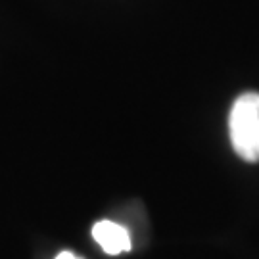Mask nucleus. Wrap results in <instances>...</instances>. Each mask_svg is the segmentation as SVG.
Masks as SVG:
<instances>
[{"label":"nucleus","mask_w":259,"mask_h":259,"mask_svg":"<svg viewBox=\"0 0 259 259\" xmlns=\"http://www.w3.org/2000/svg\"><path fill=\"white\" fill-rule=\"evenodd\" d=\"M229 133L234 152L250 163L259 161V93L240 94L231 108Z\"/></svg>","instance_id":"nucleus-1"},{"label":"nucleus","mask_w":259,"mask_h":259,"mask_svg":"<svg viewBox=\"0 0 259 259\" xmlns=\"http://www.w3.org/2000/svg\"><path fill=\"white\" fill-rule=\"evenodd\" d=\"M93 236L108 255H119L131 250L129 231L113 221H98L93 227Z\"/></svg>","instance_id":"nucleus-2"},{"label":"nucleus","mask_w":259,"mask_h":259,"mask_svg":"<svg viewBox=\"0 0 259 259\" xmlns=\"http://www.w3.org/2000/svg\"><path fill=\"white\" fill-rule=\"evenodd\" d=\"M56 259H81V257H77V255L71 253V251H62V253L56 255Z\"/></svg>","instance_id":"nucleus-3"}]
</instances>
